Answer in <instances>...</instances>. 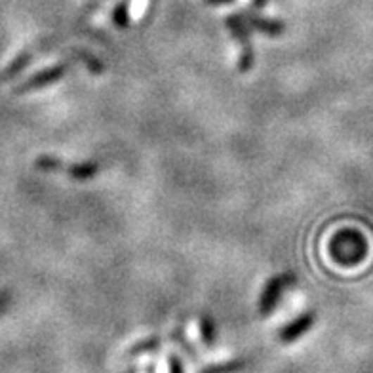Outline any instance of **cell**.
<instances>
[{"label":"cell","mask_w":373,"mask_h":373,"mask_svg":"<svg viewBox=\"0 0 373 373\" xmlns=\"http://www.w3.org/2000/svg\"><path fill=\"white\" fill-rule=\"evenodd\" d=\"M198 328H200V337L206 347H212L213 339H215V331H213V322L210 316H202L198 320Z\"/></svg>","instance_id":"8"},{"label":"cell","mask_w":373,"mask_h":373,"mask_svg":"<svg viewBox=\"0 0 373 373\" xmlns=\"http://www.w3.org/2000/svg\"><path fill=\"white\" fill-rule=\"evenodd\" d=\"M67 69H69V63H56L52 67H48L39 75H34V77L25 84V88L23 90H32V88H42V86H48V84L58 82L59 78H63L67 75Z\"/></svg>","instance_id":"4"},{"label":"cell","mask_w":373,"mask_h":373,"mask_svg":"<svg viewBox=\"0 0 373 373\" xmlns=\"http://www.w3.org/2000/svg\"><path fill=\"white\" fill-rule=\"evenodd\" d=\"M246 20H248V23H250L251 27H255L258 31L265 32V34H269V37H278V34H282L284 32L282 21L261 20V18H258V15H253V13H248V15H246Z\"/></svg>","instance_id":"6"},{"label":"cell","mask_w":373,"mask_h":373,"mask_svg":"<svg viewBox=\"0 0 373 373\" xmlns=\"http://www.w3.org/2000/svg\"><path fill=\"white\" fill-rule=\"evenodd\" d=\"M246 367L244 360H231L225 364H215V366H208L206 369H202L200 373H240Z\"/></svg>","instance_id":"7"},{"label":"cell","mask_w":373,"mask_h":373,"mask_svg":"<svg viewBox=\"0 0 373 373\" xmlns=\"http://www.w3.org/2000/svg\"><path fill=\"white\" fill-rule=\"evenodd\" d=\"M37 167L44 170V172H63L65 162H61L59 158H53V156H40L37 160Z\"/></svg>","instance_id":"10"},{"label":"cell","mask_w":373,"mask_h":373,"mask_svg":"<svg viewBox=\"0 0 373 373\" xmlns=\"http://www.w3.org/2000/svg\"><path fill=\"white\" fill-rule=\"evenodd\" d=\"M316 322V312L315 310H309V312H303L299 318H296L293 322H290L288 326H284L278 339L282 343H293L296 339H299L301 335H305L309 331Z\"/></svg>","instance_id":"3"},{"label":"cell","mask_w":373,"mask_h":373,"mask_svg":"<svg viewBox=\"0 0 373 373\" xmlns=\"http://www.w3.org/2000/svg\"><path fill=\"white\" fill-rule=\"evenodd\" d=\"M167 366H170V373H183V364H181V360L175 354H172L167 358Z\"/></svg>","instance_id":"13"},{"label":"cell","mask_w":373,"mask_h":373,"mask_svg":"<svg viewBox=\"0 0 373 373\" xmlns=\"http://www.w3.org/2000/svg\"><path fill=\"white\" fill-rule=\"evenodd\" d=\"M293 284H296V274L293 272H282V274L270 278L269 282L265 284L261 297H259V312L263 316H269L278 305L284 291L291 288Z\"/></svg>","instance_id":"1"},{"label":"cell","mask_w":373,"mask_h":373,"mask_svg":"<svg viewBox=\"0 0 373 373\" xmlns=\"http://www.w3.org/2000/svg\"><path fill=\"white\" fill-rule=\"evenodd\" d=\"M101 166L97 162H77V164H65V170L69 177L75 181H88L99 174Z\"/></svg>","instance_id":"5"},{"label":"cell","mask_w":373,"mask_h":373,"mask_svg":"<svg viewBox=\"0 0 373 373\" xmlns=\"http://www.w3.org/2000/svg\"><path fill=\"white\" fill-rule=\"evenodd\" d=\"M231 0H206V4H212V6H217V4H227Z\"/></svg>","instance_id":"14"},{"label":"cell","mask_w":373,"mask_h":373,"mask_svg":"<svg viewBox=\"0 0 373 373\" xmlns=\"http://www.w3.org/2000/svg\"><path fill=\"white\" fill-rule=\"evenodd\" d=\"M229 31L232 32L234 39H239L240 44V61L239 67L242 72H248L253 67V48H251L250 42V29L246 25L244 15L240 13H232L225 20Z\"/></svg>","instance_id":"2"},{"label":"cell","mask_w":373,"mask_h":373,"mask_svg":"<svg viewBox=\"0 0 373 373\" xmlns=\"http://www.w3.org/2000/svg\"><path fill=\"white\" fill-rule=\"evenodd\" d=\"M113 21H115V25L120 27V29L128 27L129 15H128V4H126V2H122V4L116 6V10L113 12Z\"/></svg>","instance_id":"12"},{"label":"cell","mask_w":373,"mask_h":373,"mask_svg":"<svg viewBox=\"0 0 373 373\" xmlns=\"http://www.w3.org/2000/svg\"><path fill=\"white\" fill-rule=\"evenodd\" d=\"M267 4V0H253V6L255 8H263Z\"/></svg>","instance_id":"15"},{"label":"cell","mask_w":373,"mask_h":373,"mask_svg":"<svg viewBox=\"0 0 373 373\" xmlns=\"http://www.w3.org/2000/svg\"><path fill=\"white\" fill-rule=\"evenodd\" d=\"M75 53H77V58L80 59L82 63H86V67L90 69V72H94V75H101V72H103V69H105L103 63H101L96 56L84 52V50H75Z\"/></svg>","instance_id":"9"},{"label":"cell","mask_w":373,"mask_h":373,"mask_svg":"<svg viewBox=\"0 0 373 373\" xmlns=\"http://www.w3.org/2000/svg\"><path fill=\"white\" fill-rule=\"evenodd\" d=\"M160 347V339L158 337H151V339H145V341L137 343L132 350H129V356H137V354H145L151 353V350H156Z\"/></svg>","instance_id":"11"}]
</instances>
